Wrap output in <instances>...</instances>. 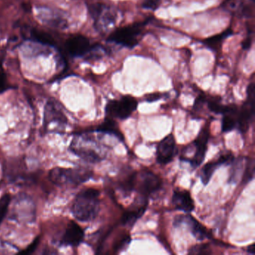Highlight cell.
I'll use <instances>...</instances> for the list:
<instances>
[{"label": "cell", "instance_id": "1", "mask_svg": "<svg viewBox=\"0 0 255 255\" xmlns=\"http://www.w3.org/2000/svg\"><path fill=\"white\" fill-rule=\"evenodd\" d=\"M100 192L98 189H86L76 197L72 206L74 218L80 222H91L100 210Z\"/></svg>", "mask_w": 255, "mask_h": 255}, {"label": "cell", "instance_id": "2", "mask_svg": "<svg viewBox=\"0 0 255 255\" xmlns=\"http://www.w3.org/2000/svg\"><path fill=\"white\" fill-rule=\"evenodd\" d=\"M71 149L77 156L89 162H98L105 157L101 146L88 134L75 135L71 144Z\"/></svg>", "mask_w": 255, "mask_h": 255}, {"label": "cell", "instance_id": "3", "mask_svg": "<svg viewBox=\"0 0 255 255\" xmlns=\"http://www.w3.org/2000/svg\"><path fill=\"white\" fill-rule=\"evenodd\" d=\"M93 173L86 168H53L49 173L52 183L59 186H78L92 178Z\"/></svg>", "mask_w": 255, "mask_h": 255}, {"label": "cell", "instance_id": "4", "mask_svg": "<svg viewBox=\"0 0 255 255\" xmlns=\"http://www.w3.org/2000/svg\"><path fill=\"white\" fill-rule=\"evenodd\" d=\"M89 14L95 22V27L98 32H105L110 26L114 25L118 14L111 7L101 3L92 4L88 7Z\"/></svg>", "mask_w": 255, "mask_h": 255}, {"label": "cell", "instance_id": "5", "mask_svg": "<svg viewBox=\"0 0 255 255\" xmlns=\"http://www.w3.org/2000/svg\"><path fill=\"white\" fill-rule=\"evenodd\" d=\"M138 107V102L131 96H125L121 100H113L106 107V114L109 119H127Z\"/></svg>", "mask_w": 255, "mask_h": 255}, {"label": "cell", "instance_id": "6", "mask_svg": "<svg viewBox=\"0 0 255 255\" xmlns=\"http://www.w3.org/2000/svg\"><path fill=\"white\" fill-rule=\"evenodd\" d=\"M144 25L135 24L126 27L119 28L109 36L107 41L132 49L138 44V36L142 32Z\"/></svg>", "mask_w": 255, "mask_h": 255}, {"label": "cell", "instance_id": "7", "mask_svg": "<svg viewBox=\"0 0 255 255\" xmlns=\"http://www.w3.org/2000/svg\"><path fill=\"white\" fill-rule=\"evenodd\" d=\"M92 45L89 38L81 35H72L65 42L67 53L72 57H85L98 47Z\"/></svg>", "mask_w": 255, "mask_h": 255}, {"label": "cell", "instance_id": "8", "mask_svg": "<svg viewBox=\"0 0 255 255\" xmlns=\"http://www.w3.org/2000/svg\"><path fill=\"white\" fill-rule=\"evenodd\" d=\"M68 122L66 116L64 114L59 104L54 100H50L47 103L44 109V129L48 130L50 127L56 125L57 128H62Z\"/></svg>", "mask_w": 255, "mask_h": 255}, {"label": "cell", "instance_id": "9", "mask_svg": "<svg viewBox=\"0 0 255 255\" xmlns=\"http://www.w3.org/2000/svg\"><path fill=\"white\" fill-rule=\"evenodd\" d=\"M247 94V101L242 107L241 111H240L238 119H237L239 129L243 133L247 132L249 124L253 119L254 104H255V85L254 83L249 85Z\"/></svg>", "mask_w": 255, "mask_h": 255}, {"label": "cell", "instance_id": "10", "mask_svg": "<svg viewBox=\"0 0 255 255\" xmlns=\"http://www.w3.org/2000/svg\"><path fill=\"white\" fill-rule=\"evenodd\" d=\"M222 8L236 17L249 18L254 16L255 0H226Z\"/></svg>", "mask_w": 255, "mask_h": 255}, {"label": "cell", "instance_id": "11", "mask_svg": "<svg viewBox=\"0 0 255 255\" xmlns=\"http://www.w3.org/2000/svg\"><path fill=\"white\" fill-rule=\"evenodd\" d=\"M147 198L139 195L128 210L124 213L122 222L124 225H133L134 223L144 214L147 209Z\"/></svg>", "mask_w": 255, "mask_h": 255}, {"label": "cell", "instance_id": "12", "mask_svg": "<svg viewBox=\"0 0 255 255\" xmlns=\"http://www.w3.org/2000/svg\"><path fill=\"white\" fill-rule=\"evenodd\" d=\"M162 185L161 179L150 171H145L141 174L138 184L139 195L147 197L159 190Z\"/></svg>", "mask_w": 255, "mask_h": 255}, {"label": "cell", "instance_id": "13", "mask_svg": "<svg viewBox=\"0 0 255 255\" xmlns=\"http://www.w3.org/2000/svg\"><path fill=\"white\" fill-rule=\"evenodd\" d=\"M176 153L175 139L173 135H168L162 140L157 147L156 159L159 164L169 163Z\"/></svg>", "mask_w": 255, "mask_h": 255}, {"label": "cell", "instance_id": "14", "mask_svg": "<svg viewBox=\"0 0 255 255\" xmlns=\"http://www.w3.org/2000/svg\"><path fill=\"white\" fill-rule=\"evenodd\" d=\"M38 17L42 23L56 29H64L68 27V20L60 13L55 12L49 8H41L38 10Z\"/></svg>", "mask_w": 255, "mask_h": 255}, {"label": "cell", "instance_id": "15", "mask_svg": "<svg viewBox=\"0 0 255 255\" xmlns=\"http://www.w3.org/2000/svg\"><path fill=\"white\" fill-rule=\"evenodd\" d=\"M209 137H210V130L208 128H205L200 132L195 139V144L196 150L193 158L190 160L191 164L194 168H197L204 162Z\"/></svg>", "mask_w": 255, "mask_h": 255}, {"label": "cell", "instance_id": "16", "mask_svg": "<svg viewBox=\"0 0 255 255\" xmlns=\"http://www.w3.org/2000/svg\"><path fill=\"white\" fill-rule=\"evenodd\" d=\"M85 234L81 227L71 221L68 226L62 238V243L66 246H77L83 242Z\"/></svg>", "mask_w": 255, "mask_h": 255}, {"label": "cell", "instance_id": "17", "mask_svg": "<svg viewBox=\"0 0 255 255\" xmlns=\"http://www.w3.org/2000/svg\"><path fill=\"white\" fill-rule=\"evenodd\" d=\"M185 222L187 224L188 226L190 228L191 232L193 234L195 238L199 240H204L209 237V233L207 231V228L203 226L201 223L198 222L196 219H194L191 216H180L175 219L174 225L177 226L180 225V224Z\"/></svg>", "mask_w": 255, "mask_h": 255}, {"label": "cell", "instance_id": "18", "mask_svg": "<svg viewBox=\"0 0 255 255\" xmlns=\"http://www.w3.org/2000/svg\"><path fill=\"white\" fill-rule=\"evenodd\" d=\"M172 204L176 209L189 213L195 209V204L190 193L186 190L174 191L172 196Z\"/></svg>", "mask_w": 255, "mask_h": 255}, {"label": "cell", "instance_id": "19", "mask_svg": "<svg viewBox=\"0 0 255 255\" xmlns=\"http://www.w3.org/2000/svg\"><path fill=\"white\" fill-rule=\"evenodd\" d=\"M97 130L98 132H104V133L111 134V135H116L121 141H123L124 136L118 127L117 124L115 122L114 119H109L107 118L105 122L102 123V125L98 127Z\"/></svg>", "mask_w": 255, "mask_h": 255}, {"label": "cell", "instance_id": "20", "mask_svg": "<svg viewBox=\"0 0 255 255\" xmlns=\"http://www.w3.org/2000/svg\"><path fill=\"white\" fill-rule=\"evenodd\" d=\"M30 39L39 44L49 47H54L55 41L53 38L49 34L36 29H31L29 32Z\"/></svg>", "mask_w": 255, "mask_h": 255}, {"label": "cell", "instance_id": "21", "mask_svg": "<svg viewBox=\"0 0 255 255\" xmlns=\"http://www.w3.org/2000/svg\"><path fill=\"white\" fill-rule=\"evenodd\" d=\"M231 34H232V30L231 29H227L226 31L222 32V33L215 35V36L211 37V38H207V39L204 41V44L207 47H208L209 48L216 51V50H219V48H220L224 39H225L227 37L229 36Z\"/></svg>", "mask_w": 255, "mask_h": 255}, {"label": "cell", "instance_id": "22", "mask_svg": "<svg viewBox=\"0 0 255 255\" xmlns=\"http://www.w3.org/2000/svg\"><path fill=\"white\" fill-rule=\"evenodd\" d=\"M208 107L210 111L216 114H228L237 113L236 106H223L219 103V100H211L209 101Z\"/></svg>", "mask_w": 255, "mask_h": 255}, {"label": "cell", "instance_id": "23", "mask_svg": "<svg viewBox=\"0 0 255 255\" xmlns=\"http://www.w3.org/2000/svg\"><path fill=\"white\" fill-rule=\"evenodd\" d=\"M220 166L218 161L216 162H210L206 164L201 171V181L204 185H207L211 179L213 173L216 171L218 167Z\"/></svg>", "mask_w": 255, "mask_h": 255}, {"label": "cell", "instance_id": "24", "mask_svg": "<svg viewBox=\"0 0 255 255\" xmlns=\"http://www.w3.org/2000/svg\"><path fill=\"white\" fill-rule=\"evenodd\" d=\"M136 173H130L128 177L120 181V188L125 193L132 192L136 185Z\"/></svg>", "mask_w": 255, "mask_h": 255}, {"label": "cell", "instance_id": "25", "mask_svg": "<svg viewBox=\"0 0 255 255\" xmlns=\"http://www.w3.org/2000/svg\"><path fill=\"white\" fill-rule=\"evenodd\" d=\"M237 113H228L225 114L222 119V129L223 132H229L233 130L237 127V120L234 119V115Z\"/></svg>", "mask_w": 255, "mask_h": 255}, {"label": "cell", "instance_id": "26", "mask_svg": "<svg viewBox=\"0 0 255 255\" xmlns=\"http://www.w3.org/2000/svg\"><path fill=\"white\" fill-rule=\"evenodd\" d=\"M10 203H11V195L9 194H5L2 198H0V225L6 216Z\"/></svg>", "mask_w": 255, "mask_h": 255}, {"label": "cell", "instance_id": "27", "mask_svg": "<svg viewBox=\"0 0 255 255\" xmlns=\"http://www.w3.org/2000/svg\"><path fill=\"white\" fill-rule=\"evenodd\" d=\"M254 173H255V161L253 159H248L246 169L243 173V183L246 184L250 182L253 179Z\"/></svg>", "mask_w": 255, "mask_h": 255}, {"label": "cell", "instance_id": "28", "mask_svg": "<svg viewBox=\"0 0 255 255\" xmlns=\"http://www.w3.org/2000/svg\"><path fill=\"white\" fill-rule=\"evenodd\" d=\"M8 82H7V77L5 75V71L2 65L0 63V93H3L5 91L9 89Z\"/></svg>", "mask_w": 255, "mask_h": 255}, {"label": "cell", "instance_id": "29", "mask_svg": "<svg viewBox=\"0 0 255 255\" xmlns=\"http://www.w3.org/2000/svg\"><path fill=\"white\" fill-rule=\"evenodd\" d=\"M161 2H162V0H144L141 4V7L144 9L154 11L159 8Z\"/></svg>", "mask_w": 255, "mask_h": 255}, {"label": "cell", "instance_id": "30", "mask_svg": "<svg viewBox=\"0 0 255 255\" xmlns=\"http://www.w3.org/2000/svg\"><path fill=\"white\" fill-rule=\"evenodd\" d=\"M218 162L219 165H222L223 164H229L234 161V156L232 153H225V154L222 155L218 159Z\"/></svg>", "mask_w": 255, "mask_h": 255}, {"label": "cell", "instance_id": "31", "mask_svg": "<svg viewBox=\"0 0 255 255\" xmlns=\"http://www.w3.org/2000/svg\"><path fill=\"white\" fill-rule=\"evenodd\" d=\"M189 254H209L207 245H200L190 249Z\"/></svg>", "mask_w": 255, "mask_h": 255}, {"label": "cell", "instance_id": "32", "mask_svg": "<svg viewBox=\"0 0 255 255\" xmlns=\"http://www.w3.org/2000/svg\"><path fill=\"white\" fill-rule=\"evenodd\" d=\"M40 238L38 237V238L35 239V241L26 249V250L23 251V252H21L22 254H24V255H29V254L32 253L35 249L38 247V244H39Z\"/></svg>", "mask_w": 255, "mask_h": 255}, {"label": "cell", "instance_id": "33", "mask_svg": "<svg viewBox=\"0 0 255 255\" xmlns=\"http://www.w3.org/2000/svg\"><path fill=\"white\" fill-rule=\"evenodd\" d=\"M129 242H130V238H129V237H125L120 243H118L117 246L116 247V250L117 251V252L123 250V249L129 244Z\"/></svg>", "mask_w": 255, "mask_h": 255}, {"label": "cell", "instance_id": "34", "mask_svg": "<svg viewBox=\"0 0 255 255\" xmlns=\"http://www.w3.org/2000/svg\"><path fill=\"white\" fill-rule=\"evenodd\" d=\"M162 98V95L159 93L151 94V95H147V101L148 102H153V101H157V100L160 99Z\"/></svg>", "mask_w": 255, "mask_h": 255}, {"label": "cell", "instance_id": "35", "mask_svg": "<svg viewBox=\"0 0 255 255\" xmlns=\"http://www.w3.org/2000/svg\"><path fill=\"white\" fill-rule=\"evenodd\" d=\"M248 252L252 254V255L255 254V244H252L250 246H249V248H248Z\"/></svg>", "mask_w": 255, "mask_h": 255}]
</instances>
